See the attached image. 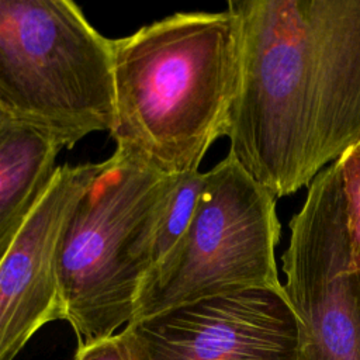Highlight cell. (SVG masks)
Returning <instances> with one entry per match:
<instances>
[{
	"mask_svg": "<svg viewBox=\"0 0 360 360\" xmlns=\"http://www.w3.org/2000/svg\"><path fill=\"white\" fill-rule=\"evenodd\" d=\"M205 183V172L180 174L156 225L152 243V269L160 264L187 231ZM149 271V273H150Z\"/></svg>",
	"mask_w": 360,
	"mask_h": 360,
	"instance_id": "10",
	"label": "cell"
},
{
	"mask_svg": "<svg viewBox=\"0 0 360 360\" xmlns=\"http://www.w3.org/2000/svg\"><path fill=\"white\" fill-rule=\"evenodd\" d=\"M353 262L360 271V142L339 160Z\"/></svg>",
	"mask_w": 360,
	"mask_h": 360,
	"instance_id": "11",
	"label": "cell"
},
{
	"mask_svg": "<svg viewBox=\"0 0 360 360\" xmlns=\"http://www.w3.org/2000/svg\"><path fill=\"white\" fill-rule=\"evenodd\" d=\"M73 360H141L136 339L129 326L112 336L77 346Z\"/></svg>",
	"mask_w": 360,
	"mask_h": 360,
	"instance_id": "12",
	"label": "cell"
},
{
	"mask_svg": "<svg viewBox=\"0 0 360 360\" xmlns=\"http://www.w3.org/2000/svg\"><path fill=\"white\" fill-rule=\"evenodd\" d=\"M229 155L276 197L360 142V0H229Z\"/></svg>",
	"mask_w": 360,
	"mask_h": 360,
	"instance_id": "1",
	"label": "cell"
},
{
	"mask_svg": "<svg viewBox=\"0 0 360 360\" xmlns=\"http://www.w3.org/2000/svg\"><path fill=\"white\" fill-rule=\"evenodd\" d=\"M302 360H360V271L347 233L339 163L309 184L281 256Z\"/></svg>",
	"mask_w": 360,
	"mask_h": 360,
	"instance_id": "6",
	"label": "cell"
},
{
	"mask_svg": "<svg viewBox=\"0 0 360 360\" xmlns=\"http://www.w3.org/2000/svg\"><path fill=\"white\" fill-rule=\"evenodd\" d=\"M141 360H302L285 294L248 290L128 323Z\"/></svg>",
	"mask_w": 360,
	"mask_h": 360,
	"instance_id": "7",
	"label": "cell"
},
{
	"mask_svg": "<svg viewBox=\"0 0 360 360\" xmlns=\"http://www.w3.org/2000/svg\"><path fill=\"white\" fill-rule=\"evenodd\" d=\"M11 120V117L4 111V108L0 105V128L6 124V122H8Z\"/></svg>",
	"mask_w": 360,
	"mask_h": 360,
	"instance_id": "13",
	"label": "cell"
},
{
	"mask_svg": "<svg viewBox=\"0 0 360 360\" xmlns=\"http://www.w3.org/2000/svg\"><path fill=\"white\" fill-rule=\"evenodd\" d=\"M103 167L104 160L59 165L0 260V360H14L42 326L63 321L58 285L60 238Z\"/></svg>",
	"mask_w": 360,
	"mask_h": 360,
	"instance_id": "8",
	"label": "cell"
},
{
	"mask_svg": "<svg viewBox=\"0 0 360 360\" xmlns=\"http://www.w3.org/2000/svg\"><path fill=\"white\" fill-rule=\"evenodd\" d=\"M115 150L180 176L226 136L238 79L231 13L181 11L112 39Z\"/></svg>",
	"mask_w": 360,
	"mask_h": 360,
	"instance_id": "2",
	"label": "cell"
},
{
	"mask_svg": "<svg viewBox=\"0 0 360 360\" xmlns=\"http://www.w3.org/2000/svg\"><path fill=\"white\" fill-rule=\"evenodd\" d=\"M276 198L229 153L205 172L194 217L149 273L132 322L239 291L285 294L276 264L281 236Z\"/></svg>",
	"mask_w": 360,
	"mask_h": 360,
	"instance_id": "5",
	"label": "cell"
},
{
	"mask_svg": "<svg viewBox=\"0 0 360 360\" xmlns=\"http://www.w3.org/2000/svg\"><path fill=\"white\" fill-rule=\"evenodd\" d=\"M62 149L35 125L10 120L0 128V260L48 188Z\"/></svg>",
	"mask_w": 360,
	"mask_h": 360,
	"instance_id": "9",
	"label": "cell"
},
{
	"mask_svg": "<svg viewBox=\"0 0 360 360\" xmlns=\"http://www.w3.org/2000/svg\"><path fill=\"white\" fill-rule=\"evenodd\" d=\"M177 180L114 150L75 207L59 243L58 285L79 346L134 321L156 225Z\"/></svg>",
	"mask_w": 360,
	"mask_h": 360,
	"instance_id": "3",
	"label": "cell"
},
{
	"mask_svg": "<svg viewBox=\"0 0 360 360\" xmlns=\"http://www.w3.org/2000/svg\"><path fill=\"white\" fill-rule=\"evenodd\" d=\"M0 105L65 148L110 132L112 39L70 0H0Z\"/></svg>",
	"mask_w": 360,
	"mask_h": 360,
	"instance_id": "4",
	"label": "cell"
}]
</instances>
